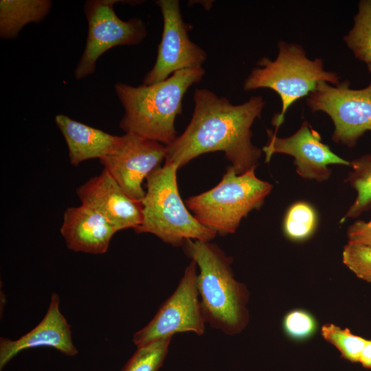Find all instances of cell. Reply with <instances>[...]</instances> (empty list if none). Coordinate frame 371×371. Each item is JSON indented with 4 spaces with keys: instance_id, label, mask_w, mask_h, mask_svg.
Returning <instances> with one entry per match:
<instances>
[{
    "instance_id": "cell-1",
    "label": "cell",
    "mask_w": 371,
    "mask_h": 371,
    "mask_svg": "<svg viewBox=\"0 0 371 371\" xmlns=\"http://www.w3.org/2000/svg\"><path fill=\"white\" fill-rule=\"evenodd\" d=\"M194 110L183 133L166 146V164L180 168L201 155L221 151L238 175L256 168L262 150L251 142V126L265 102L254 95L237 105L213 91L196 88Z\"/></svg>"
},
{
    "instance_id": "cell-2",
    "label": "cell",
    "mask_w": 371,
    "mask_h": 371,
    "mask_svg": "<svg viewBox=\"0 0 371 371\" xmlns=\"http://www.w3.org/2000/svg\"><path fill=\"white\" fill-rule=\"evenodd\" d=\"M203 67L179 70L152 85L132 86L117 82L115 91L124 109L120 127L166 146L178 137L175 124L182 112V100L188 89L205 75Z\"/></svg>"
},
{
    "instance_id": "cell-3",
    "label": "cell",
    "mask_w": 371,
    "mask_h": 371,
    "mask_svg": "<svg viewBox=\"0 0 371 371\" xmlns=\"http://www.w3.org/2000/svg\"><path fill=\"white\" fill-rule=\"evenodd\" d=\"M182 247L199 269L197 288L205 322L226 335L240 333L249 321V293L234 278L232 258L210 242L187 240Z\"/></svg>"
},
{
    "instance_id": "cell-4",
    "label": "cell",
    "mask_w": 371,
    "mask_h": 371,
    "mask_svg": "<svg viewBox=\"0 0 371 371\" xmlns=\"http://www.w3.org/2000/svg\"><path fill=\"white\" fill-rule=\"evenodd\" d=\"M178 169L164 163L147 177L141 201L143 221L135 231L154 234L176 247L187 240L210 242L217 234L201 224L184 204L177 186Z\"/></svg>"
},
{
    "instance_id": "cell-5",
    "label": "cell",
    "mask_w": 371,
    "mask_h": 371,
    "mask_svg": "<svg viewBox=\"0 0 371 371\" xmlns=\"http://www.w3.org/2000/svg\"><path fill=\"white\" fill-rule=\"evenodd\" d=\"M278 54L274 60L261 58L245 79V91L268 88L276 91L282 102V109L276 114L272 124L275 133L284 120L287 109L297 100L308 96L316 88L319 82L339 83L336 73L324 70L323 60L317 58L310 60L303 47L295 43L283 41L278 43Z\"/></svg>"
},
{
    "instance_id": "cell-6",
    "label": "cell",
    "mask_w": 371,
    "mask_h": 371,
    "mask_svg": "<svg viewBox=\"0 0 371 371\" xmlns=\"http://www.w3.org/2000/svg\"><path fill=\"white\" fill-rule=\"evenodd\" d=\"M252 168L238 175L232 166L213 188L190 196L186 205L195 218L221 236L233 234L242 219L259 209L273 188Z\"/></svg>"
},
{
    "instance_id": "cell-7",
    "label": "cell",
    "mask_w": 371,
    "mask_h": 371,
    "mask_svg": "<svg viewBox=\"0 0 371 371\" xmlns=\"http://www.w3.org/2000/svg\"><path fill=\"white\" fill-rule=\"evenodd\" d=\"M371 75V66L367 65ZM348 80L332 86L319 82L306 98L313 112L323 111L332 120V139L348 148L355 147L366 131H371V81L366 88L350 89Z\"/></svg>"
},
{
    "instance_id": "cell-8",
    "label": "cell",
    "mask_w": 371,
    "mask_h": 371,
    "mask_svg": "<svg viewBox=\"0 0 371 371\" xmlns=\"http://www.w3.org/2000/svg\"><path fill=\"white\" fill-rule=\"evenodd\" d=\"M123 1L88 0L84 5L88 33L83 53L74 69V77L82 80L94 74L98 59L107 50L120 45H134L147 36L146 26L139 18L124 21L114 10Z\"/></svg>"
},
{
    "instance_id": "cell-9",
    "label": "cell",
    "mask_w": 371,
    "mask_h": 371,
    "mask_svg": "<svg viewBox=\"0 0 371 371\" xmlns=\"http://www.w3.org/2000/svg\"><path fill=\"white\" fill-rule=\"evenodd\" d=\"M196 264L191 260L173 293L162 304L150 322L137 331L133 341L140 347L177 333L202 335L206 323L197 288Z\"/></svg>"
},
{
    "instance_id": "cell-10",
    "label": "cell",
    "mask_w": 371,
    "mask_h": 371,
    "mask_svg": "<svg viewBox=\"0 0 371 371\" xmlns=\"http://www.w3.org/2000/svg\"><path fill=\"white\" fill-rule=\"evenodd\" d=\"M163 18L161 39L155 63L143 78L146 85L163 81L175 72L202 67L206 52L188 36L190 25L183 21L177 0H158Z\"/></svg>"
},
{
    "instance_id": "cell-11",
    "label": "cell",
    "mask_w": 371,
    "mask_h": 371,
    "mask_svg": "<svg viewBox=\"0 0 371 371\" xmlns=\"http://www.w3.org/2000/svg\"><path fill=\"white\" fill-rule=\"evenodd\" d=\"M166 155L164 144L135 133H125L100 162L130 197L141 201L145 195L144 179L161 166Z\"/></svg>"
},
{
    "instance_id": "cell-12",
    "label": "cell",
    "mask_w": 371,
    "mask_h": 371,
    "mask_svg": "<svg viewBox=\"0 0 371 371\" xmlns=\"http://www.w3.org/2000/svg\"><path fill=\"white\" fill-rule=\"evenodd\" d=\"M268 142L262 148L265 162L273 155L282 153L294 158L297 173L302 178L323 182L329 179L332 164L350 166V161L334 153L330 147L322 142L320 134L304 120L299 129L292 135L278 137L271 130H267Z\"/></svg>"
},
{
    "instance_id": "cell-13",
    "label": "cell",
    "mask_w": 371,
    "mask_h": 371,
    "mask_svg": "<svg viewBox=\"0 0 371 371\" xmlns=\"http://www.w3.org/2000/svg\"><path fill=\"white\" fill-rule=\"evenodd\" d=\"M82 204L102 215L117 231L136 229L142 223L141 201L130 197L104 169L76 190Z\"/></svg>"
},
{
    "instance_id": "cell-14",
    "label": "cell",
    "mask_w": 371,
    "mask_h": 371,
    "mask_svg": "<svg viewBox=\"0 0 371 371\" xmlns=\"http://www.w3.org/2000/svg\"><path fill=\"white\" fill-rule=\"evenodd\" d=\"M59 304L58 295L53 293L48 309L36 327L15 340L0 338L1 370L19 352L29 348L51 347L69 357L78 353L72 341L70 325L61 313Z\"/></svg>"
},
{
    "instance_id": "cell-15",
    "label": "cell",
    "mask_w": 371,
    "mask_h": 371,
    "mask_svg": "<svg viewBox=\"0 0 371 371\" xmlns=\"http://www.w3.org/2000/svg\"><path fill=\"white\" fill-rule=\"evenodd\" d=\"M60 231L68 249L93 254L106 253L117 232L102 215L82 203L67 208Z\"/></svg>"
},
{
    "instance_id": "cell-16",
    "label": "cell",
    "mask_w": 371,
    "mask_h": 371,
    "mask_svg": "<svg viewBox=\"0 0 371 371\" xmlns=\"http://www.w3.org/2000/svg\"><path fill=\"white\" fill-rule=\"evenodd\" d=\"M55 122L67 144L70 163L74 166L88 159H101L113 150L119 139L118 135L91 127L65 115H56Z\"/></svg>"
},
{
    "instance_id": "cell-17",
    "label": "cell",
    "mask_w": 371,
    "mask_h": 371,
    "mask_svg": "<svg viewBox=\"0 0 371 371\" xmlns=\"http://www.w3.org/2000/svg\"><path fill=\"white\" fill-rule=\"evenodd\" d=\"M49 0H1L0 37L13 39L30 23H38L49 14Z\"/></svg>"
},
{
    "instance_id": "cell-18",
    "label": "cell",
    "mask_w": 371,
    "mask_h": 371,
    "mask_svg": "<svg viewBox=\"0 0 371 371\" xmlns=\"http://www.w3.org/2000/svg\"><path fill=\"white\" fill-rule=\"evenodd\" d=\"M352 170L345 182L357 192V197L340 223L359 216L371 208V152L350 161Z\"/></svg>"
},
{
    "instance_id": "cell-19",
    "label": "cell",
    "mask_w": 371,
    "mask_h": 371,
    "mask_svg": "<svg viewBox=\"0 0 371 371\" xmlns=\"http://www.w3.org/2000/svg\"><path fill=\"white\" fill-rule=\"evenodd\" d=\"M344 40L356 58L371 66V0H361L354 25Z\"/></svg>"
},
{
    "instance_id": "cell-20",
    "label": "cell",
    "mask_w": 371,
    "mask_h": 371,
    "mask_svg": "<svg viewBox=\"0 0 371 371\" xmlns=\"http://www.w3.org/2000/svg\"><path fill=\"white\" fill-rule=\"evenodd\" d=\"M317 226V215L308 203L299 201L291 205L283 221L285 236L293 241H302L313 235Z\"/></svg>"
},
{
    "instance_id": "cell-21",
    "label": "cell",
    "mask_w": 371,
    "mask_h": 371,
    "mask_svg": "<svg viewBox=\"0 0 371 371\" xmlns=\"http://www.w3.org/2000/svg\"><path fill=\"white\" fill-rule=\"evenodd\" d=\"M172 337L137 347L122 371H158L168 352Z\"/></svg>"
},
{
    "instance_id": "cell-22",
    "label": "cell",
    "mask_w": 371,
    "mask_h": 371,
    "mask_svg": "<svg viewBox=\"0 0 371 371\" xmlns=\"http://www.w3.org/2000/svg\"><path fill=\"white\" fill-rule=\"evenodd\" d=\"M324 339L335 346L341 357L353 363H359L361 354L369 339L352 334L348 328H341L333 324L322 326Z\"/></svg>"
},
{
    "instance_id": "cell-23",
    "label": "cell",
    "mask_w": 371,
    "mask_h": 371,
    "mask_svg": "<svg viewBox=\"0 0 371 371\" xmlns=\"http://www.w3.org/2000/svg\"><path fill=\"white\" fill-rule=\"evenodd\" d=\"M342 260L359 278L371 283V247L348 243L344 247Z\"/></svg>"
},
{
    "instance_id": "cell-24",
    "label": "cell",
    "mask_w": 371,
    "mask_h": 371,
    "mask_svg": "<svg viewBox=\"0 0 371 371\" xmlns=\"http://www.w3.org/2000/svg\"><path fill=\"white\" fill-rule=\"evenodd\" d=\"M282 326L286 335L300 341L311 337L317 330L316 319L303 309H295L286 313Z\"/></svg>"
},
{
    "instance_id": "cell-25",
    "label": "cell",
    "mask_w": 371,
    "mask_h": 371,
    "mask_svg": "<svg viewBox=\"0 0 371 371\" xmlns=\"http://www.w3.org/2000/svg\"><path fill=\"white\" fill-rule=\"evenodd\" d=\"M348 243L371 247V221L359 220L347 230Z\"/></svg>"
},
{
    "instance_id": "cell-26",
    "label": "cell",
    "mask_w": 371,
    "mask_h": 371,
    "mask_svg": "<svg viewBox=\"0 0 371 371\" xmlns=\"http://www.w3.org/2000/svg\"><path fill=\"white\" fill-rule=\"evenodd\" d=\"M359 363L365 368H371V340H368L361 354Z\"/></svg>"
}]
</instances>
